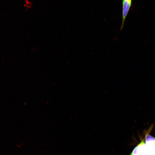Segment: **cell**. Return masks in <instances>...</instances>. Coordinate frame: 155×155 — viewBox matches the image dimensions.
<instances>
[{
	"mask_svg": "<svg viewBox=\"0 0 155 155\" xmlns=\"http://www.w3.org/2000/svg\"><path fill=\"white\" fill-rule=\"evenodd\" d=\"M145 137L129 155H155V138L148 134Z\"/></svg>",
	"mask_w": 155,
	"mask_h": 155,
	"instance_id": "cell-1",
	"label": "cell"
},
{
	"mask_svg": "<svg viewBox=\"0 0 155 155\" xmlns=\"http://www.w3.org/2000/svg\"><path fill=\"white\" fill-rule=\"evenodd\" d=\"M132 0H123L122 2V21L120 28L121 30L124 26L125 19L131 6Z\"/></svg>",
	"mask_w": 155,
	"mask_h": 155,
	"instance_id": "cell-2",
	"label": "cell"
}]
</instances>
